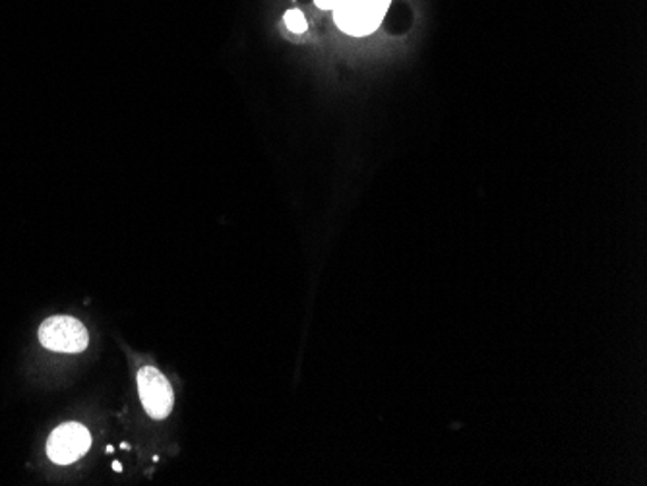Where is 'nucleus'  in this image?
Here are the masks:
<instances>
[{
  "instance_id": "f257e3e1",
  "label": "nucleus",
  "mask_w": 647,
  "mask_h": 486,
  "mask_svg": "<svg viewBox=\"0 0 647 486\" xmlns=\"http://www.w3.org/2000/svg\"><path fill=\"white\" fill-rule=\"evenodd\" d=\"M390 0H343L334 8L335 26L350 36H369L379 28Z\"/></svg>"
},
{
  "instance_id": "f03ea898",
  "label": "nucleus",
  "mask_w": 647,
  "mask_h": 486,
  "mask_svg": "<svg viewBox=\"0 0 647 486\" xmlns=\"http://www.w3.org/2000/svg\"><path fill=\"white\" fill-rule=\"evenodd\" d=\"M39 341L55 353H82L88 347V329L72 316H52L41 324Z\"/></svg>"
},
{
  "instance_id": "7ed1b4c3",
  "label": "nucleus",
  "mask_w": 647,
  "mask_h": 486,
  "mask_svg": "<svg viewBox=\"0 0 647 486\" xmlns=\"http://www.w3.org/2000/svg\"><path fill=\"white\" fill-rule=\"evenodd\" d=\"M141 405L151 419L164 420L171 415L175 394L171 384L156 367H141L136 376Z\"/></svg>"
},
{
  "instance_id": "20e7f679",
  "label": "nucleus",
  "mask_w": 647,
  "mask_h": 486,
  "mask_svg": "<svg viewBox=\"0 0 647 486\" xmlns=\"http://www.w3.org/2000/svg\"><path fill=\"white\" fill-rule=\"evenodd\" d=\"M90 446V430L78 423H67L52 430L47 440V456L52 464L70 465L86 456Z\"/></svg>"
},
{
  "instance_id": "39448f33",
  "label": "nucleus",
  "mask_w": 647,
  "mask_h": 486,
  "mask_svg": "<svg viewBox=\"0 0 647 486\" xmlns=\"http://www.w3.org/2000/svg\"><path fill=\"white\" fill-rule=\"evenodd\" d=\"M283 20H285V26L291 33H305L306 28H308L305 14L301 10H290Z\"/></svg>"
},
{
  "instance_id": "423d86ee",
  "label": "nucleus",
  "mask_w": 647,
  "mask_h": 486,
  "mask_svg": "<svg viewBox=\"0 0 647 486\" xmlns=\"http://www.w3.org/2000/svg\"><path fill=\"white\" fill-rule=\"evenodd\" d=\"M343 0H316V7L324 8V10H334L335 7H340Z\"/></svg>"
}]
</instances>
